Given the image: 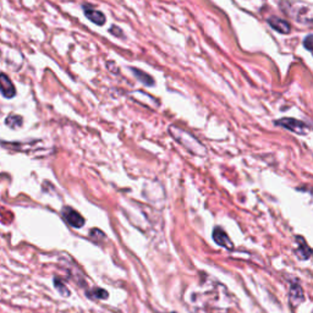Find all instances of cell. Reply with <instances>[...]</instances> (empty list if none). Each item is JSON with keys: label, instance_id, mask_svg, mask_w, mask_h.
Here are the masks:
<instances>
[{"label": "cell", "instance_id": "1", "mask_svg": "<svg viewBox=\"0 0 313 313\" xmlns=\"http://www.w3.org/2000/svg\"><path fill=\"white\" fill-rule=\"evenodd\" d=\"M62 218L72 228H82L85 225V218L71 207H64L61 212Z\"/></svg>", "mask_w": 313, "mask_h": 313}, {"label": "cell", "instance_id": "2", "mask_svg": "<svg viewBox=\"0 0 313 313\" xmlns=\"http://www.w3.org/2000/svg\"><path fill=\"white\" fill-rule=\"evenodd\" d=\"M277 125H280V126L285 127V129L290 130L292 132H296V134H305V130H306V126H305L304 122L299 121L296 119H291V117H284V119H280L275 122Z\"/></svg>", "mask_w": 313, "mask_h": 313}, {"label": "cell", "instance_id": "3", "mask_svg": "<svg viewBox=\"0 0 313 313\" xmlns=\"http://www.w3.org/2000/svg\"><path fill=\"white\" fill-rule=\"evenodd\" d=\"M213 240L217 242L219 246L225 247L228 250H232V242L231 240L229 239V236L227 235V232L222 229V228H215L213 230Z\"/></svg>", "mask_w": 313, "mask_h": 313}, {"label": "cell", "instance_id": "4", "mask_svg": "<svg viewBox=\"0 0 313 313\" xmlns=\"http://www.w3.org/2000/svg\"><path fill=\"white\" fill-rule=\"evenodd\" d=\"M84 11H85V15H86L87 19H88L89 21L93 22V24L98 25V26H103V25L105 24V21H107V19H105L103 12L98 11V10H94L93 7H91L89 5L88 6H87V5H85Z\"/></svg>", "mask_w": 313, "mask_h": 313}, {"label": "cell", "instance_id": "5", "mask_svg": "<svg viewBox=\"0 0 313 313\" xmlns=\"http://www.w3.org/2000/svg\"><path fill=\"white\" fill-rule=\"evenodd\" d=\"M0 84H1V94L5 98H12L16 94V89L12 82L10 81L9 77L5 74H1V79H0Z\"/></svg>", "mask_w": 313, "mask_h": 313}, {"label": "cell", "instance_id": "6", "mask_svg": "<svg viewBox=\"0 0 313 313\" xmlns=\"http://www.w3.org/2000/svg\"><path fill=\"white\" fill-rule=\"evenodd\" d=\"M268 24L270 25L272 28H274L275 31L280 32V33L283 34H287L290 33V31H291L290 25L287 24L286 21H284V20L278 19V17H270V19L268 20Z\"/></svg>", "mask_w": 313, "mask_h": 313}, {"label": "cell", "instance_id": "7", "mask_svg": "<svg viewBox=\"0 0 313 313\" xmlns=\"http://www.w3.org/2000/svg\"><path fill=\"white\" fill-rule=\"evenodd\" d=\"M305 300V295H304V290H302L301 285L295 283V284H291L290 286V301L294 305H299L300 302H302Z\"/></svg>", "mask_w": 313, "mask_h": 313}, {"label": "cell", "instance_id": "8", "mask_svg": "<svg viewBox=\"0 0 313 313\" xmlns=\"http://www.w3.org/2000/svg\"><path fill=\"white\" fill-rule=\"evenodd\" d=\"M297 241V256L301 259H307L311 257L312 250L310 249L309 245L306 244L305 239L302 236H296Z\"/></svg>", "mask_w": 313, "mask_h": 313}, {"label": "cell", "instance_id": "9", "mask_svg": "<svg viewBox=\"0 0 313 313\" xmlns=\"http://www.w3.org/2000/svg\"><path fill=\"white\" fill-rule=\"evenodd\" d=\"M132 72L135 74V76L137 77V80L139 81H141L143 85H147V86H153L154 84V80L153 77L149 76V75L144 74L143 71H141V70H137V69H131Z\"/></svg>", "mask_w": 313, "mask_h": 313}, {"label": "cell", "instance_id": "10", "mask_svg": "<svg viewBox=\"0 0 313 313\" xmlns=\"http://www.w3.org/2000/svg\"><path fill=\"white\" fill-rule=\"evenodd\" d=\"M87 295H88L89 297H92V299H96V300L97 299L104 300L108 297V292L103 289H99V287H96V289L91 290V291L87 292Z\"/></svg>", "mask_w": 313, "mask_h": 313}, {"label": "cell", "instance_id": "11", "mask_svg": "<svg viewBox=\"0 0 313 313\" xmlns=\"http://www.w3.org/2000/svg\"><path fill=\"white\" fill-rule=\"evenodd\" d=\"M5 121H6L7 126H10V127H12V129H14V127L20 126V125L22 124V122H21L22 121V117L19 116V115H11V116L6 117V120H5Z\"/></svg>", "mask_w": 313, "mask_h": 313}, {"label": "cell", "instance_id": "12", "mask_svg": "<svg viewBox=\"0 0 313 313\" xmlns=\"http://www.w3.org/2000/svg\"><path fill=\"white\" fill-rule=\"evenodd\" d=\"M304 46L305 48H307L309 51H313V34H310L305 38L304 41Z\"/></svg>", "mask_w": 313, "mask_h": 313}, {"label": "cell", "instance_id": "13", "mask_svg": "<svg viewBox=\"0 0 313 313\" xmlns=\"http://www.w3.org/2000/svg\"><path fill=\"white\" fill-rule=\"evenodd\" d=\"M55 287H57V290L60 289V291H61L62 295H67V294H69V291H67V289H65L64 285H59V282H57V279H55Z\"/></svg>", "mask_w": 313, "mask_h": 313}]
</instances>
